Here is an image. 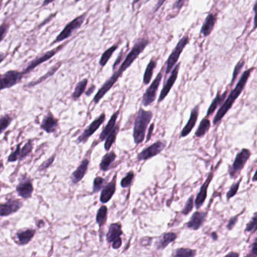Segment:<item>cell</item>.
<instances>
[{
	"label": "cell",
	"mask_w": 257,
	"mask_h": 257,
	"mask_svg": "<svg viewBox=\"0 0 257 257\" xmlns=\"http://www.w3.org/2000/svg\"><path fill=\"white\" fill-rule=\"evenodd\" d=\"M254 69H255L254 67L250 68V69L244 71V73H242L234 89L230 92L227 98L225 99L223 104H221L220 107L218 109L216 116H215V117L214 118V120H213V124L214 126H216L219 122L223 120L224 116L233 107V104H235L236 100L242 94L243 91L245 88L247 81H248V79L251 76V73Z\"/></svg>",
	"instance_id": "obj_1"
},
{
	"label": "cell",
	"mask_w": 257,
	"mask_h": 257,
	"mask_svg": "<svg viewBox=\"0 0 257 257\" xmlns=\"http://www.w3.org/2000/svg\"><path fill=\"white\" fill-rule=\"evenodd\" d=\"M152 117H153V112L152 111L145 110L143 107L139 109L134 121V130H133V137L136 145H139L144 142L147 128L149 124L152 121Z\"/></svg>",
	"instance_id": "obj_2"
},
{
	"label": "cell",
	"mask_w": 257,
	"mask_h": 257,
	"mask_svg": "<svg viewBox=\"0 0 257 257\" xmlns=\"http://www.w3.org/2000/svg\"><path fill=\"white\" fill-rule=\"evenodd\" d=\"M150 45V40L147 39H140L134 43V46L132 47L128 54L126 55V58L124 60L120 67L117 71H114L112 74L119 79L123 74L125 71L127 70L129 67H130L134 61L138 58L140 54L144 52L145 48Z\"/></svg>",
	"instance_id": "obj_3"
},
{
	"label": "cell",
	"mask_w": 257,
	"mask_h": 257,
	"mask_svg": "<svg viewBox=\"0 0 257 257\" xmlns=\"http://www.w3.org/2000/svg\"><path fill=\"white\" fill-rule=\"evenodd\" d=\"M189 43H190V38L187 35H185L179 40L176 46L168 57L166 63H165V74L168 75L171 73V71L178 62L180 55H181L185 48L188 45Z\"/></svg>",
	"instance_id": "obj_4"
},
{
	"label": "cell",
	"mask_w": 257,
	"mask_h": 257,
	"mask_svg": "<svg viewBox=\"0 0 257 257\" xmlns=\"http://www.w3.org/2000/svg\"><path fill=\"white\" fill-rule=\"evenodd\" d=\"M86 17H87V12H85L83 15L76 17V19L68 23L64 30L59 33L56 39L52 42L51 46L55 45V43H61L69 38L75 31L79 30L83 26V23L86 21Z\"/></svg>",
	"instance_id": "obj_5"
},
{
	"label": "cell",
	"mask_w": 257,
	"mask_h": 257,
	"mask_svg": "<svg viewBox=\"0 0 257 257\" xmlns=\"http://www.w3.org/2000/svg\"><path fill=\"white\" fill-rule=\"evenodd\" d=\"M251 151L248 149L244 148L237 152L235 158L233 165H230L228 169L229 176L232 179H235L240 174L241 171L244 169L247 161L251 156Z\"/></svg>",
	"instance_id": "obj_6"
},
{
	"label": "cell",
	"mask_w": 257,
	"mask_h": 257,
	"mask_svg": "<svg viewBox=\"0 0 257 257\" xmlns=\"http://www.w3.org/2000/svg\"><path fill=\"white\" fill-rule=\"evenodd\" d=\"M165 66H163L161 70L158 72L156 77L155 78L152 83L150 84L147 91L144 93L143 98H142V104L144 107H148L151 105L156 99L157 93L160 86L161 82L163 79L164 72H165Z\"/></svg>",
	"instance_id": "obj_7"
},
{
	"label": "cell",
	"mask_w": 257,
	"mask_h": 257,
	"mask_svg": "<svg viewBox=\"0 0 257 257\" xmlns=\"http://www.w3.org/2000/svg\"><path fill=\"white\" fill-rule=\"evenodd\" d=\"M23 74L18 70H9L0 74V91L10 88L21 81Z\"/></svg>",
	"instance_id": "obj_8"
},
{
	"label": "cell",
	"mask_w": 257,
	"mask_h": 257,
	"mask_svg": "<svg viewBox=\"0 0 257 257\" xmlns=\"http://www.w3.org/2000/svg\"><path fill=\"white\" fill-rule=\"evenodd\" d=\"M64 44L59 45V46L56 47L55 48H53V49L50 50V51L43 53V55L37 57V58H35L34 60H33V61L26 66V69L22 72L23 76L26 74H28V73H30L33 69H36L37 66H40L42 64L45 63V62H46L48 60L51 59L53 57H55L57 53L59 52V51L64 47Z\"/></svg>",
	"instance_id": "obj_9"
},
{
	"label": "cell",
	"mask_w": 257,
	"mask_h": 257,
	"mask_svg": "<svg viewBox=\"0 0 257 257\" xmlns=\"http://www.w3.org/2000/svg\"><path fill=\"white\" fill-rule=\"evenodd\" d=\"M165 147H166V142L163 140H158L152 145L142 150L141 152L137 155V161L138 162L147 161L150 158H153L158 154H160L165 150Z\"/></svg>",
	"instance_id": "obj_10"
},
{
	"label": "cell",
	"mask_w": 257,
	"mask_h": 257,
	"mask_svg": "<svg viewBox=\"0 0 257 257\" xmlns=\"http://www.w3.org/2000/svg\"><path fill=\"white\" fill-rule=\"evenodd\" d=\"M180 65L181 64H176L175 65L174 67L172 69L171 71L170 76L167 79V81L165 82V85H164L163 87H162V91H161L160 95L158 97V103L162 102L165 99V97L168 95V94L170 93L171 90L173 86H174L175 83H176V79L178 77L179 71L180 69Z\"/></svg>",
	"instance_id": "obj_11"
},
{
	"label": "cell",
	"mask_w": 257,
	"mask_h": 257,
	"mask_svg": "<svg viewBox=\"0 0 257 257\" xmlns=\"http://www.w3.org/2000/svg\"><path fill=\"white\" fill-rule=\"evenodd\" d=\"M105 113L101 114V116H98L95 120L93 121L90 124V126L84 130L80 137H79L77 141L79 143H86L90 138V137H91V135H93L99 129L101 125L105 122Z\"/></svg>",
	"instance_id": "obj_12"
},
{
	"label": "cell",
	"mask_w": 257,
	"mask_h": 257,
	"mask_svg": "<svg viewBox=\"0 0 257 257\" xmlns=\"http://www.w3.org/2000/svg\"><path fill=\"white\" fill-rule=\"evenodd\" d=\"M214 172H210L206 180H205V181L204 182L202 186H201L199 193L197 194L196 198H195V200H194V206H195L196 209H200L201 206L205 204V200H206L207 197H208V188H209L211 181H212L213 179H214Z\"/></svg>",
	"instance_id": "obj_13"
},
{
	"label": "cell",
	"mask_w": 257,
	"mask_h": 257,
	"mask_svg": "<svg viewBox=\"0 0 257 257\" xmlns=\"http://www.w3.org/2000/svg\"><path fill=\"white\" fill-rule=\"evenodd\" d=\"M23 206L20 200L10 199L3 204H0V216H10L19 211Z\"/></svg>",
	"instance_id": "obj_14"
},
{
	"label": "cell",
	"mask_w": 257,
	"mask_h": 257,
	"mask_svg": "<svg viewBox=\"0 0 257 257\" xmlns=\"http://www.w3.org/2000/svg\"><path fill=\"white\" fill-rule=\"evenodd\" d=\"M33 185L31 179L25 176L24 178L21 180L20 183L17 186L16 191L18 194L25 199L31 198L33 194Z\"/></svg>",
	"instance_id": "obj_15"
},
{
	"label": "cell",
	"mask_w": 257,
	"mask_h": 257,
	"mask_svg": "<svg viewBox=\"0 0 257 257\" xmlns=\"http://www.w3.org/2000/svg\"><path fill=\"white\" fill-rule=\"evenodd\" d=\"M116 180H117V173L114 175L113 179L111 180L107 184H106L103 187L102 191H101V197H100V201L103 204L109 202L112 199L114 194L116 193Z\"/></svg>",
	"instance_id": "obj_16"
},
{
	"label": "cell",
	"mask_w": 257,
	"mask_h": 257,
	"mask_svg": "<svg viewBox=\"0 0 257 257\" xmlns=\"http://www.w3.org/2000/svg\"><path fill=\"white\" fill-rule=\"evenodd\" d=\"M199 105H196L193 108L190 112V119L187 122V125L184 126L182 129L181 133H180V137H186L191 133L192 130L194 128V126L196 125L197 121H198V116H199Z\"/></svg>",
	"instance_id": "obj_17"
},
{
	"label": "cell",
	"mask_w": 257,
	"mask_h": 257,
	"mask_svg": "<svg viewBox=\"0 0 257 257\" xmlns=\"http://www.w3.org/2000/svg\"><path fill=\"white\" fill-rule=\"evenodd\" d=\"M207 216H208V213L205 211H195L192 215L190 221L187 223V227L194 231L198 230L205 223Z\"/></svg>",
	"instance_id": "obj_18"
},
{
	"label": "cell",
	"mask_w": 257,
	"mask_h": 257,
	"mask_svg": "<svg viewBox=\"0 0 257 257\" xmlns=\"http://www.w3.org/2000/svg\"><path fill=\"white\" fill-rule=\"evenodd\" d=\"M88 165H89V160L87 158H84L81 164L78 167L77 169L72 173L71 180L73 183L76 184L84 178V176L87 173Z\"/></svg>",
	"instance_id": "obj_19"
},
{
	"label": "cell",
	"mask_w": 257,
	"mask_h": 257,
	"mask_svg": "<svg viewBox=\"0 0 257 257\" xmlns=\"http://www.w3.org/2000/svg\"><path fill=\"white\" fill-rule=\"evenodd\" d=\"M216 22V15L213 13L208 14L205 21L203 23L202 26H201L200 33L205 37L210 36L212 33L213 30L214 28Z\"/></svg>",
	"instance_id": "obj_20"
},
{
	"label": "cell",
	"mask_w": 257,
	"mask_h": 257,
	"mask_svg": "<svg viewBox=\"0 0 257 257\" xmlns=\"http://www.w3.org/2000/svg\"><path fill=\"white\" fill-rule=\"evenodd\" d=\"M58 127V119L53 116L51 112H48L47 116L43 119L41 124V128L46 131L47 133H53Z\"/></svg>",
	"instance_id": "obj_21"
},
{
	"label": "cell",
	"mask_w": 257,
	"mask_h": 257,
	"mask_svg": "<svg viewBox=\"0 0 257 257\" xmlns=\"http://www.w3.org/2000/svg\"><path fill=\"white\" fill-rule=\"evenodd\" d=\"M177 237V235L175 233H165L161 236L160 238L155 243L156 249L158 251H163L171 243L173 242Z\"/></svg>",
	"instance_id": "obj_22"
},
{
	"label": "cell",
	"mask_w": 257,
	"mask_h": 257,
	"mask_svg": "<svg viewBox=\"0 0 257 257\" xmlns=\"http://www.w3.org/2000/svg\"><path fill=\"white\" fill-rule=\"evenodd\" d=\"M122 235H123V231H122V223L119 222L112 223L109 226V231L107 234V241L110 244L118 237H120Z\"/></svg>",
	"instance_id": "obj_23"
},
{
	"label": "cell",
	"mask_w": 257,
	"mask_h": 257,
	"mask_svg": "<svg viewBox=\"0 0 257 257\" xmlns=\"http://www.w3.org/2000/svg\"><path fill=\"white\" fill-rule=\"evenodd\" d=\"M119 113H120V110L119 109V110L116 111V112H114V113L112 114V116H111L110 119H109V122H107V126L104 127L102 132H101V134H100V140H101V141H103V140L107 138V137L109 135V133L112 131L114 127L116 126Z\"/></svg>",
	"instance_id": "obj_24"
},
{
	"label": "cell",
	"mask_w": 257,
	"mask_h": 257,
	"mask_svg": "<svg viewBox=\"0 0 257 257\" xmlns=\"http://www.w3.org/2000/svg\"><path fill=\"white\" fill-rule=\"evenodd\" d=\"M36 234L35 229H27L23 231L19 232L16 234L17 242L20 245H25L31 241Z\"/></svg>",
	"instance_id": "obj_25"
},
{
	"label": "cell",
	"mask_w": 257,
	"mask_h": 257,
	"mask_svg": "<svg viewBox=\"0 0 257 257\" xmlns=\"http://www.w3.org/2000/svg\"><path fill=\"white\" fill-rule=\"evenodd\" d=\"M116 157L117 155L113 150L111 152H107L102 158V160L100 164V169L104 172L109 171L112 168L113 162L116 161Z\"/></svg>",
	"instance_id": "obj_26"
},
{
	"label": "cell",
	"mask_w": 257,
	"mask_h": 257,
	"mask_svg": "<svg viewBox=\"0 0 257 257\" xmlns=\"http://www.w3.org/2000/svg\"><path fill=\"white\" fill-rule=\"evenodd\" d=\"M228 94V89L224 91V93L220 94V93L217 92L214 99L213 100L212 103L210 105L208 111H207L206 117H210L214 113L215 110L217 109L218 107L223 104V101L226 99V95Z\"/></svg>",
	"instance_id": "obj_27"
},
{
	"label": "cell",
	"mask_w": 257,
	"mask_h": 257,
	"mask_svg": "<svg viewBox=\"0 0 257 257\" xmlns=\"http://www.w3.org/2000/svg\"><path fill=\"white\" fill-rule=\"evenodd\" d=\"M157 66V60L155 58H152L147 64L144 72V78H143V83L145 86L150 84L153 76L154 70Z\"/></svg>",
	"instance_id": "obj_28"
},
{
	"label": "cell",
	"mask_w": 257,
	"mask_h": 257,
	"mask_svg": "<svg viewBox=\"0 0 257 257\" xmlns=\"http://www.w3.org/2000/svg\"><path fill=\"white\" fill-rule=\"evenodd\" d=\"M119 128L120 126L119 125H116V126L112 129V131L109 133V135L105 139V144H104V149L106 151H109L111 147H112L115 142H116V138H117L118 134H119Z\"/></svg>",
	"instance_id": "obj_29"
},
{
	"label": "cell",
	"mask_w": 257,
	"mask_h": 257,
	"mask_svg": "<svg viewBox=\"0 0 257 257\" xmlns=\"http://www.w3.org/2000/svg\"><path fill=\"white\" fill-rule=\"evenodd\" d=\"M211 121H210L209 119H208V117L203 119L200 122L196 131L194 133V136L198 137V138L205 137V134L208 133V130L211 128Z\"/></svg>",
	"instance_id": "obj_30"
},
{
	"label": "cell",
	"mask_w": 257,
	"mask_h": 257,
	"mask_svg": "<svg viewBox=\"0 0 257 257\" xmlns=\"http://www.w3.org/2000/svg\"><path fill=\"white\" fill-rule=\"evenodd\" d=\"M119 48V45H113L112 46L109 47L108 49L106 50L103 55H101V59H100L99 64L101 67H104L107 65V64L109 62L110 58H112V55L116 52V50Z\"/></svg>",
	"instance_id": "obj_31"
},
{
	"label": "cell",
	"mask_w": 257,
	"mask_h": 257,
	"mask_svg": "<svg viewBox=\"0 0 257 257\" xmlns=\"http://www.w3.org/2000/svg\"><path fill=\"white\" fill-rule=\"evenodd\" d=\"M107 207L106 206V205H102L97 211V216H96V221H97V224L99 225L100 227H102L107 223Z\"/></svg>",
	"instance_id": "obj_32"
},
{
	"label": "cell",
	"mask_w": 257,
	"mask_h": 257,
	"mask_svg": "<svg viewBox=\"0 0 257 257\" xmlns=\"http://www.w3.org/2000/svg\"><path fill=\"white\" fill-rule=\"evenodd\" d=\"M87 83H88L87 79H83L82 81L78 83V84L76 85V87H75L74 91H73V94H72V97H73V100L76 101V100L79 99V97L83 95V93L86 91V87H87Z\"/></svg>",
	"instance_id": "obj_33"
},
{
	"label": "cell",
	"mask_w": 257,
	"mask_h": 257,
	"mask_svg": "<svg viewBox=\"0 0 257 257\" xmlns=\"http://www.w3.org/2000/svg\"><path fill=\"white\" fill-rule=\"evenodd\" d=\"M61 64H62V63L61 62H58V64H56L55 65V66H53L51 68V69H49V70L46 73H45L44 76H42V77H40V79H38V80H37V81L33 82V83H30V84L28 85L29 87H31V86H37V84H40V83H41L42 82L45 81V79H48V78L51 77V76H52L53 75L55 74V73H56L57 71L59 69V68L61 67Z\"/></svg>",
	"instance_id": "obj_34"
},
{
	"label": "cell",
	"mask_w": 257,
	"mask_h": 257,
	"mask_svg": "<svg viewBox=\"0 0 257 257\" xmlns=\"http://www.w3.org/2000/svg\"><path fill=\"white\" fill-rule=\"evenodd\" d=\"M197 252L195 250L190 249V248H178L175 250L174 253L172 254V257H193L196 256Z\"/></svg>",
	"instance_id": "obj_35"
},
{
	"label": "cell",
	"mask_w": 257,
	"mask_h": 257,
	"mask_svg": "<svg viewBox=\"0 0 257 257\" xmlns=\"http://www.w3.org/2000/svg\"><path fill=\"white\" fill-rule=\"evenodd\" d=\"M244 64H245V61L242 59L239 61V62H237V64L235 66L234 70H233V78H232L231 83H230V86H233L235 82L236 81V79H237L238 75L241 73Z\"/></svg>",
	"instance_id": "obj_36"
},
{
	"label": "cell",
	"mask_w": 257,
	"mask_h": 257,
	"mask_svg": "<svg viewBox=\"0 0 257 257\" xmlns=\"http://www.w3.org/2000/svg\"><path fill=\"white\" fill-rule=\"evenodd\" d=\"M106 183H107L106 179L103 178L101 176H96L93 183V193H96L101 191Z\"/></svg>",
	"instance_id": "obj_37"
},
{
	"label": "cell",
	"mask_w": 257,
	"mask_h": 257,
	"mask_svg": "<svg viewBox=\"0 0 257 257\" xmlns=\"http://www.w3.org/2000/svg\"><path fill=\"white\" fill-rule=\"evenodd\" d=\"M134 176H135V174H134V171H129L126 174V176L121 180V187L122 188H128V187H130L132 182L134 180Z\"/></svg>",
	"instance_id": "obj_38"
},
{
	"label": "cell",
	"mask_w": 257,
	"mask_h": 257,
	"mask_svg": "<svg viewBox=\"0 0 257 257\" xmlns=\"http://www.w3.org/2000/svg\"><path fill=\"white\" fill-rule=\"evenodd\" d=\"M242 177H241L238 181L232 185V187H230L229 192H228L227 194H226V198H227L228 201L233 198V197L237 194L239 187H240V184H241V181H242Z\"/></svg>",
	"instance_id": "obj_39"
},
{
	"label": "cell",
	"mask_w": 257,
	"mask_h": 257,
	"mask_svg": "<svg viewBox=\"0 0 257 257\" xmlns=\"http://www.w3.org/2000/svg\"><path fill=\"white\" fill-rule=\"evenodd\" d=\"M194 195H191L187 200V202H186L184 208L182 210V214L184 215V216H187V215L190 214V212L193 211V208H194Z\"/></svg>",
	"instance_id": "obj_40"
},
{
	"label": "cell",
	"mask_w": 257,
	"mask_h": 257,
	"mask_svg": "<svg viewBox=\"0 0 257 257\" xmlns=\"http://www.w3.org/2000/svg\"><path fill=\"white\" fill-rule=\"evenodd\" d=\"M12 122V118L9 115H5L0 118V134L5 131V129L10 126Z\"/></svg>",
	"instance_id": "obj_41"
},
{
	"label": "cell",
	"mask_w": 257,
	"mask_h": 257,
	"mask_svg": "<svg viewBox=\"0 0 257 257\" xmlns=\"http://www.w3.org/2000/svg\"><path fill=\"white\" fill-rule=\"evenodd\" d=\"M33 150V144L31 141H28L25 144L24 147L20 150V156H19V160H23L25 157L27 156L28 154L31 152Z\"/></svg>",
	"instance_id": "obj_42"
},
{
	"label": "cell",
	"mask_w": 257,
	"mask_h": 257,
	"mask_svg": "<svg viewBox=\"0 0 257 257\" xmlns=\"http://www.w3.org/2000/svg\"><path fill=\"white\" fill-rule=\"evenodd\" d=\"M257 213H255L252 219H251L249 223H247V226H246V233H253V232L256 231V229H257Z\"/></svg>",
	"instance_id": "obj_43"
},
{
	"label": "cell",
	"mask_w": 257,
	"mask_h": 257,
	"mask_svg": "<svg viewBox=\"0 0 257 257\" xmlns=\"http://www.w3.org/2000/svg\"><path fill=\"white\" fill-rule=\"evenodd\" d=\"M20 150L21 144L17 146L16 150L11 153V155L8 156V162H14L19 160V156H20Z\"/></svg>",
	"instance_id": "obj_44"
},
{
	"label": "cell",
	"mask_w": 257,
	"mask_h": 257,
	"mask_svg": "<svg viewBox=\"0 0 257 257\" xmlns=\"http://www.w3.org/2000/svg\"><path fill=\"white\" fill-rule=\"evenodd\" d=\"M8 29H9V25L8 23H3L2 24H0V43L6 37Z\"/></svg>",
	"instance_id": "obj_45"
},
{
	"label": "cell",
	"mask_w": 257,
	"mask_h": 257,
	"mask_svg": "<svg viewBox=\"0 0 257 257\" xmlns=\"http://www.w3.org/2000/svg\"><path fill=\"white\" fill-rule=\"evenodd\" d=\"M240 215L237 214L236 216H233L231 219H229V223H228L227 228L228 230H233L234 229L235 226L237 224V221H238V217Z\"/></svg>",
	"instance_id": "obj_46"
},
{
	"label": "cell",
	"mask_w": 257,
	"mask_h": 257,
	"mask_svg": "<svg viewBox=\"0 0 257 257\" xmlns=\"http://www.w3.org/2000/svg\"><path fill=\"white\" fill-rule=\"evenodd\" d=\"M54 158H55V155H52L51 158H48L46 162L42 164L41 166H40V168H39V171H43L47 169V168H48V167H49L50 165L53 163V162H54Z\"/></svg>",
	"instance_id": "obj_47"
},
{
	"label": "cell",
	"mask_w": 257,
	"mask_h": 257,
	"mask_svg": "<svg viewBox=\"0 0 257 257\" xmlns=\"http://www.w3.org/2000/svg\"><path fill=\"white\" fill-rule=\"evenodd\" d=\"M112 247L114 250H118L122 247V240L120 237H118L115 241H112Z\"/></svg>",
	"instance_id": "obj_48"
},
{
	"label": "cell",
	"mask_w": 257,
	"mask_h": 257,
	"mask_svg": "<svg viewBox=\"0 0 257 257\" xmlns=\"http://www.w3.org/2000/svg\"><path fill=\"white\" fill-rule=\"evenodd\" d=\"M185 2H186V0H177L175 2L174 5H173V8L174 9H177V10L180 11L182 7L184 5Z\"/></svg>",
	"instance_id": "obj_49"
},
{
	"label": "cell",
	"mask_w": 257,
	"mask_h": 257,
	"mask_svg": "<svg viewBox=\"0 0 257 257\" xmlns=\"http://www.w3.org/2000/svg\"><path fill=\"white\" fill-rule=\"evenodd\" d=\"M165 2H166V0H158V1H157V3L155 4V8H154V13L158 12Z\"/></svg>",
	"instance_id": "obj_50"
},
{
	"label": "cell",
	"mask_w": 257,
	"mask_h": 257,
	"mask_svg": "<svg viewBox=\"0 0 257 257\" xmlns=\"http://www.w3.org/2000/svg\"><path fill=\"white\" fill-rule=\"evenodd\" d=\"M154 128H155V123H152L150 125V128H149L148 134H147V141L148 142L150 140L151 137H152V133H153Z\"/></svg>",
	"instance_id": "obj_51"
},
{
	"label": "cell",
	"mask_w": 257,
	"mask_h": 257,
	"mask_svg": "<svg viewBox=\"0 0 257 257\" xmlns=\"http://www.w3.org/2000/svg\"><path fill=\"white\" fill-rule=\"evenodd\" d=\"M122 58H123V55H122V51L121 52L120 55H119V57H118L117 59H116V61H115V63H114L113 66H112V69H113V71L116 70V66H118V65L120 64L121 61H122Z\"/></svg>",
	"instance_id": "obj_52"
},
{
	"label": "cell",
	"mask_w": 257,
	"mask_h": 257,
	"mask_svg": "<svg viewBox=\"0 0 257 257\" xmlns=\"http://www.w3.org/2000/svg\"><path fill=\"white\" fill-rule=\"evenodd\" d=\"M257 240H255L254 244H253L252 250H251V254H248L247 257H249V256H254V257H257Z\"/></svg>",
	"instance_id": "obj_53"
},
{
	"label": "cell",
	"mask_w": 257,
	"mask_h": 257,
	"mask_svg": "<svg viewBox=\"0 0 257 257\" xmlns=\"http://www.w3.org/2000/svg\"><path fill=\"white\" fill-rule=\"evenodd\" d=\"M96 87L95 86H92L90 87L89 89L87 90V91H86V95L87 96H90L91 94H92L93 92H94V90H95Z\"/></svg>",
	"instance_id": "obj_54"
},
{
	"label": "cell",
	"mask_w": 257,
	"mask_h": 257,
	"mask_svg": "<svg viewBox=\"0 0 257 257\" xmlns=\"http://www.w3.org/2000/svg\"><path fill=\"white\" fill-rule=\"evenodd\" d=\"M55 1H56V0H45L44 2H43V5H42V6H46V5H49V4L52 3V2H55Z\"/></svg>",
	"instance_id": "obj_55"
},
{
	"label": "cell",
	"mask_w": 257,
	"mask_h": 257,
	"mask_svg": "<svg viewBox=\"0 0 257 257\" xmlns=\"http://www.w3.org/2000/svg\"><path fill=\"white\" fill-rule=\"evenodd\" d=\"M239 256H240V254H239L238 253L230 252L229 253V254H226V257H238Z\"/></svg>",
	"instance_id": "obj_56"
},
{
	"label": "cell",
	"mask_w": 257,
	"mask_h": 257,
	"mask_svg": "<svg viewBox=\"0 0 257 257\" xmlns=\"http://www.w3.org/2000/svg\"><path fill=\"white\" fill-rule=\"evenodd\" d=\"M5 58H6V55H5V53L0 52V64L2 63V61L5 59Z\"/></svg>",
	"instance_id": "obj_57"
},
{
	"label": "cell",
	"mask_w": 257,
	"mask_h": 257,
	"mask_svg": "<svg viewBox=\"0 0 257 257\" xmlns=\"http://www.w3.org/2000/svg\"><path fill=\"white\" fill-rule=\"evenodd\" d=\"M211 237H212L214 241H217L218 239V235L216 234V233H211Z\"/></svg>",
	"instance_id": "obj_58"
},
{
	"label": "cell",
	"mask_w": 257,
	"mask_h": 257,
	"mask_svg": "<svg viewBox=\"0 0 257 257\" xmlns=\"http://www.w3.org/2000/svg\"><path fill=\"white\" fill-rule=\"evenodd\" d=\"M4 169V165H3V162H2V161H0V173H1V172L3 171Z\"/></svg>",
	"instance_id": "obj_59"
},
{
	"label": "cell",
	"mask_w": 257,
	"mask_h": 257,
	"mask_svg": "<svg viewBox=\"0 0 257 257\" xmlns=\"http://www.w3.org/2000/svg\"><path fill=\"white\" fill-rule=\"evenodd\" d=\"M140 0H133V2H132V7L133 8H134V5H136V4L138 3L139 2H140Z\"/></svg>",
	"instance_id": "obj_60"
},
{
	"label": "cell",
	"mask_w": 257,
	"mask_h": 257,
	"mask_svg": "<svg viewBox=\"0 0 257 257\" xmlns=\"http://www.w3.org/2000/svg\"><path fill=\"white\" fill-rule=\"evenodd\" d=\"M256 175H257V171H255V173H254V177H253V181L254 182L257 181V179H256Z\"/></svg>",
	"instance_id": "obj_61"
},
{
	"label": "cell",
	"mask_w": 257,
	"mask_h": 257,
	"mask_svg": "<svg viewBox=\"0 0 257 257\" xmlns=\"http://www.w3.org/2000/svg\"><path fill=\"white\" fill-rule=\"evenodd\" d=\"M74 1H75V2H79L80 0H74Z\"/></svg>",
	"instance_id": "obj_62"
}]
</instances>
